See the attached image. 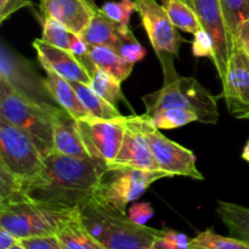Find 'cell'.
Wrapping results in <instances>:
<instances>
[{
  "mask_svg": "<svg viewBox=\"0 0 249 249\" xmlns=\"http://www.w3.org/2000/svg\"><path fill=\"white\" fill-rule=\"evenodd\" d=\"M108 165L94 158H77L53 152L44 157L36 177L21 181V196L34 202L79 209L94 197Z\"/></svg>",
  "mask_w": 249,
  "mask_h": 249,
  "instance_id": "1",
  "label": "cell"
},
{
  "mask_svg": "<svg viewBox=\"0 0 249 249\" xmlns=\"http://www.w3.org/2000/svg\"><path fill=\"white\" fill-rule=\"evenodd\" d=\"M79 219L106 249H147L155 246L160 230L139 225L112 206L91 197L79 208Z\"/></svg>",
  "mask_w": 249,
  "mask_h": 249,
  "instance_id": "2",
  "label": "cell"
},
{
  "mask_svg": "<svg viewBox=\"0 0 249 249\" xmlns=\"http://www.w3.org/2000/svg\"><path fill=\"white\" fill-rule=\"evenodd\" d=\"M175 57L160 58L164 84L157 91L142 97L145 116L151 117L165 108H181L194 112L198 122L215 124L219 118L216 99L192 77H180L174 67Z\"/></svg>",
  "mask_w": 249,
  "mask_h": 249,
  "instance_id": "3",
  "label": "cell"
},
{
  "mask_svg": "<svg viewBox=\"0 0 249 249\" xmlns=\"http://www.w3.org/2000/svg\"><path fill=\"white\" fill-rule=\"evenodd\" d=\"M57 106L33 101L0 77V119L28 134L44 157L53 152V116Z\"/></svg>",
  "mask_w": 249,
  "mask_h": 249,
  "instance_id": "4",
  "label": "cell"
},
{
  "mask_svg": "<svg viewBox=\"0 0 249 249\" xmlns=\"http://www.w3.org/2000/svg\"><path fill=\"white\" fill-rule=\"evenodd\" d=\"M79 213L78 208L19 199L0 204V228L18 240L56 235L58 229Z\"/></svg>",
  "mask_w": 249,
  "mask_h": 249,
  "instance_id": "5",
  "label": "cell"
},
{
  "mask_svg": "<svg viewBox=\"0 0 249 249\" xmlns=\"http://www.w3.org/2000/svg\"><path fill=\"white\" fill-rule=\"evenodd\" d=\"M172 177L163 170L108 165L100 178L94 198L126 213V206L140 198L153 182Z\"/></svg>",
  "mask_w": 249,
  "mask_h": 249,
  "instance_id": "6",
  "label": "cell"
},
{
  "mask_svg": "<svg viewBox=\"0 0 249 249\" xmlns=\"http://www.w3.org/2000/svg\"><path fill=\"white\" fill-rule=\"evenodd\" d=\"M44 156L33 139L17 126L0 119V167L19 181L38 174Z\"/></svg>",
  "mask_w": 249,
  "mask_h": 249,
  "instance_id": "7",
  "label": "cell"
},
{
  "mask_svg": "<svg viewBox=\"0 0 249 249\" xmlns=\"http://www.w3.org/2000/svg\"><path fill=\"white\" fill-rule=\"evenodd\" d=\"M140 125L160 170L169 173L173 177L180 175L195 180L204 179L202 173L197 169L196 156L192 151L165 138L145 114L140 116Z\"/></svg>",
  "mask_w": 249,
  "mask_h": 249,
  "instance_id": "8",
  "label": "cell"
},
{
  "mask_svg": "<svg viewBox=\"0 0 249 249\" xmlns=\"http://www.w3.org/2000/svg\"><path fill=\"white\" fill-rule=\"evenodd\" d=\"M135 2L136 12L158 60L168 56L178 57L182 38L170 21L164 6L157 0H135Z\"/></svg>",
  "mask_w": 249,
  "mask_h": 249,
  "instance_id": "9",
  "label": "cell"
},
{
  "mask_svg": "<svg viewBox=\"0 0 249 249\" xmlns=\"http://www.w3.org/2000/svg\"><path fill=\"white\" fill-rule=\"evenodd\" d=\"M78 125L90 157L111 165L123 143L125 133L123 117L118 119H100L89 116L78 119Z\"/></svg>",
  "mask_w": 249,
  "mask_h": 249,
  "instance_id": "10",
  "label": "cell"
},
{
  "mask_svg": "<svg viewBox=\"0 0 249 249\" xmlns=\"http://www.w3.org/2000/svg\"><path fill=\"white\" fill-rule=\"evenodd\" d=\"M0 77L18 92L38 104L57 105L46 89L45 80L34 71L33 66L2 41L0 53Z\"/></svg>",
  "mask_w": 249,
  "mask_h": 249,
  "instance_id": "11",
  "label": "cell"
},
{
  "mask_svg": "<svg viewBox=\"0 0 249 249\" xmlns=\"http://www.w3.org/2000/svg\"><path fill=\"white\" fill-rule=\"evenodd\" d=\"M195 10L199 17L202 28L213 40V63L219 77L223 80L236 43L226 26L220 0H195Z\"/></svg>",
  "mask_w": 249,
  "mask_h": 249,
  "instance_id": "12",
  "label": "cell"
},
{
  "mask_svg": "<svg viewBox=\"0 0 249 249\" xmlns=\"http://www.w3.org/2000/svg\"><path fill=\"white\" fill-rule=\"evenodd\" d=\"M223 97L231 114L247 118L249 114V57L235 46L223 80Z\"/></svg>",
  "mask_w": 249,
  "mask_h": 249,
  "instance_id": "13",
  "label": "cell"
},
{
  "mask_svg": "<svg viewBox=\"0 0 249 249\" xmlns=\"http://www.w3.org/2000/svg\"><path fill=\"white\" fill-rule=\"evenodd\" d=\"M123 124L125 128L123 143L118 156L111 165L138 168L143 170H160L141 130L140 116H123Z\"/></svg>",
  "mask_w": 249,
  "mask_h": 249,
  "instance_id": "14",
  "label": "cell"
},
{
  "mask_svg": "<svg viewBox=\"0 0 249 249\" xmlns=\"http://www.w3.org/2000/svg\"><path fill=\"white\" fill-rule=\"evenodd\" d=\"M33 48L36 51L41 67L46 72L55 73L68 82H80L90 85L91 77L70 50L50 45L43 39H36Z\"/></svg>",
  "mask_w": 249,
  "mask_h": 249,
  "instance_id": "15",
  "label": "cell"
},
{
  "mask_svg": "<svg viewBox=\"0 0 249 249\" xmlns=\"http://www.w3.org/2000/svg\"><path fill=\"white\" fill-rule=\"evenodd\" d=\"M97 10L85 0H40L41 18L56 19L78 36L89 24Z\"/></svg>",
  "mask_w": 249,
  "mask_h": 249,
  "instance_id": "16",
  "label": "cell"
},
{
  "mask_svg": "<svg viewBox=\"0 0 249 249\" xmlns=\"http://www.w3.org/2000/svg\"><path fill=\"white\" fill-rule=\"evenodd\" d=\"M53 152L77 158H91L80 134L78 119L57 106L53 111Z\"/></svg>",
  "mask_w": 249,
  "mask_h": 249,
  "instance_id": "17",
  "label": "cell"
},
{
  "mask_svg": "<svg viewBox=\"0 0 249 249\" xmlns=\"http://www.w3.org/2000/svg\"><path fill=\"white\" fill-rule=\"evenodd\" d=\"M44 80H45L46 89L53 96V101L61 108L67 111L75 119H84L89 117V113L80 101L72 83L53 72H46Z\"/></svg>",
  "mask_w": 249,
  "mask_h": 249,
  "instance_id": "18",
  "label": "cell"
},
{
  "mask_svg": "<svg viewBox=\"0 0 249 249\" xmlns=\"http://www.w3.org/2000/svg\"><path fill=\"white\" fill-rule=\"evenodd\" d=\"M125 28L128 27L114 22L99 9L79 36L90 46L113 48Z\"/></svg>",
  "mask_w": 249,
  "mask_h": 249,
  "instance_id": "19",
  "label": "cell"
},
{
  "mask_svg": "<svg viewBox=\"0 0 249 249\" xmlns=\"http://www.w3.org/2000/svg\"><path fill=\"white\" fill-rule=\"evenodd\" d=\"M62 249H106L85 229L79 213L66 221L56 232Z\"/></svg>",
  "mask_w": 249,
  "mask_h": 249,
  "instance_id": "20",
  "label": "cell"
},
{
  "mask_svg": "<svg viewBox=\"0 0 249 249\" xmlns=\"http://www.w3.org/2000/svg\"><path fill=\"white\" fill-rule=\"evenodd\" d=\"M90 56L97 68L123 82L130 75L134 63L122 57L111 46H90Z\"/></svg>",
  "mask_w": 249,
  "mask_h": 249,
  "instance_id": "21",
  "label": "cell"
},
{
  "mask_svg": "<svg viewBox=\"0 0 249 249\" xmlns=\"http://www.w3.org/2000/svg\"><path fill=\"white\" fill-rule=\"evenodd\" d=\"M216 214L232 237L249 242V208L231 202L219 201Z\"/></svg>",
  "mask_w": 249,
  "mask_h": 249,
  "instance_id": "22",
  "label": "cell"
},
{
  "mask_svg": "<svg viewBox=\"0 0 249 249\" xmlns=\"http://www.w3.org/2000/svg\"><path fill=\"white\" fill-rule=\"evenodd\" d=\"M77 91L80 101L84 105L90 117L100 119H118L123 114L118 111L116 106L102 99L89 84L80 82H71Z\"/></svg>",
  "mask_w": 249,
  "mask_h": 249,
  "instance_id": "23",
  "label": "cell"
},
{
  "mask_svg": "<svg viewBox=\"0 0 249 249\" xmlns=\"http://www.w3.org/2000/svg\"><path fill=\"white\" fill-rule=\"evenodd\" d=\"M163 6L178 29L195 34L202 29L196 10L184 0H163Z\"/></svg>",
  "mask_w": 249,
  "mask_h": 249,
  "instance_id": "24",
  "label": "cell"
},
{
  "mask_svg": "<svg viewBox=\"0 0 249 249\" xmlns=\"http://www.w3.org/2000/svg\"><path fill=\"white\" fill-rule=\"evenodd\" d=\"M122 82H119L117 78L111 75L109 73L105 72V71L97 68L91 75V82H90V87L106 101L113 106H118L121 102H125L128 104L126 99L124 97L123 91H122L121 87Z\"/></svg>",
  "mask_w": 249,
  "mask_h": 249,
  "instance_id": "25",
  "label": "cell"
},
{
  "mask_svg": "<svg viewBox=\"0 0 249 249\" xmlns=\"http://www.w3.org/2000/svg\"><path fill=\"white\" fill-rule=\"evenodd\" d=\"M190 246L195 249H249V242L236 237H225L215 233L211 229L199 232L190 240Z\"/></svg>",
  "mask_w": 249,
  "mask_h": 249,
  "instance_id": "26",
  "label": "cell"
},
{
  "mask_svg": "<svg viewBox=\"0 0 249 249\" xmlns=\"http://www.w3.org/2000/svg\"><path fill=\"white\" fill-rule=\"evenodd\" d=\"M147 117V116H146ZM157 129H177L187 125L192 122H198V116L194 112L181 108H165L153 116L147 117Z\"/></svg>",
  "mask_w": 249,
  "mask_h": 249,
  "instance_id": "27",
  "label": "cell"
},
{
  "mask_svg": "<svg viewBox=\"0 0 249 249\" xmlns=\"http://www.w3.org/2000/svg\"><path fill=\"white\" fill-rule=\"evenodd\" d=\"M220 4L226 26L236 43L238 27L249 19V0H220Z\"/></svg>",
  "mask_w": 249,
  "mask_h": 249,
  "instance_id": "28",
  "label": "cell"
},
{
  "mask_svg": "<svg viewBox=\"0 0 249 249\" xmlns=\"http://www.w3.org/2000/svg\"><path fill=\"white\" fill-rule=\"evenodd\" d=\"M113 49L122 57H124L129 62L134 63V65L139 62V61L143 60L146 55H147V50L134 36V33L130 29V27L124 29L121 38L117 41L116 45L113 46Z\"/></svg>",
  "mask_w": 249,
  "mask_h": 249,
  "instance_id": "29",
  "label": "cell"
},
{
  "mask_svg": "<svg viewBox=\"0 0 249 249\" xmlns=\"http://www.w3.org/2000/svg\"><path fill=\"white\" fill-rule=\"evenodd\" d=\"M41 22H43V34L40 39L56 48L70 50L72 32L68 31L62 23L53 18H41Z\"/></svg>",
  "mask_w": 249,
  "mask_h": 249,
  "instance_id": "30",
  "label": "cell"
},
{
  "mask_svg": "<svg viewBox=\"0 0 249 249\" xmlns=\"http://www.w3.org/2000/svg\"><path fill=\"white\" fill-rule=\"evenodd\" d=\"M102 12L117 23L129 27L130 17L136 11L135 0H121V1H107L100 7Z\"/></svg>",
  "mask_w": 249,
  "mask_h": 249,
  "instance_id": "31",
  "label": "cell"
},
{
  "mask_svg": "<svg viewBox=\"0 0 249 249\" xmlns=\"http://www.w3.org/2000/svg\"><path fill=\"white\" fill-rule=\"evenodd\" d=\"M70 51L75 56V58L84 66V68L88 71L90 77H91L92 73L97 70V67L95 66V63L92 62L91 56H90V45H88L78 34L73 33L72 38H71Z\"/></svg>",
  "mask_w": 249,
  "mask_h": 249,
  "instance_id": "32",
  "label": "cell"
},
{
  "mask_svg": "<svg viewBox=\"0 0 249 249\" xmlns=\"http://www.w3.org/2000/svg\"><path fill=\"white\" fill-rule=\"evenodd\" d=\"M192 40V53L196 57H209L214 60V44L211 36L203 28L194 34Z\"/></svg>",
  "mask_w": 249,
  "mask_h": 249,
  "instance_id": "33",
  "label": "cell"
},
{
  "mask_svg": "<svg viewBox=\"0 0 249 249\" xmlns=\"http://www.w3.org/2000/svg\"><path fill=\"white\" fill-rule=\"evenodd\" d=\"M19 242L26 249H62L56 235L36 236L19 240Z\"/></svg>",
  "mask_w": 249,
  "mask_h": 249,
  "instance_id": "34",
  "label": "cell"
},
{
  "mask_svg": "<svg viewBox=\"0 0 249 249\" xmlns=\"http://www.w3.org/2000/svg\"><path fill=\"white\" fill-rule=\"evenodd\" d=\"M153 214H155V211L148 202L134 203L126 212L129 219L139 225H146L147 221L153 216Z\"/></svg>",
  "mask_w": 249,
  "mask_h": 249,
  "instance_id": "35",
  "label": "cell"
},
{
  "mask_svg": "<svg viewBox=\"0 0 249 249\" xmlns=\"http://www.w3.org/2000/svg\"><path fill=\"white\" fill-rule=\"evenodd\" d=\"M158 240L160 242H163L164 245L170 246V247L179 248V249H190V240L187 238L186 235L181 232H178V231L169 230V229H164V230H160V236H158Z\"/></svg>",
  "mask_w": 249,
  "mask_h": 249,
  "instance_id": "36",
  "label": "cell"
},
{
  "mask_svg": "<svg viewBox=\"0 0 249 249\" xmlns=\"http://www.w3.org/2000/svg\"><path fill=\"white\" fill-rule=\"evenodd\" d=\"M32 5L31 0H0V22H4L18 10Z\"/></svg>",
  "mask_w": 249,
  "mask_h": 249,
  "instance_id": "37",
  "label": "cell"
},
{
  "mask_svg": "<svg viewBox=\"0 0 249 249\" xmlns=\"http://www.w3.org/2000/svg\"><path fill=\"white\" fill-rule=\"evenodd\" d=\"M236 45L240 46L249 57V19H246L238 27L236 34Z\"/></svg>",
  "mask_w": 249,
  "mask_h": 249,
  "instance_id": "38",
  "label": "cell"
},
{
  "mask_svg": "<svg viewBox=\"0 0 249 249\" xmlns=\"http://www.w3.org/2000/svg\"><path fill=\"white\" fill-rule=\"evenodd\" d=\"M17 243H19V240L16 236L10 233L5 229L0 228V249H10Z\"/></svg>",
  "mask_w": 249,
  "mask_h": 249,
  "instance_id": "39",
  "label": "cell"
},
{
  "mask_svg": "<svg viewBox=\"0 0 249 249\" xmlns=\"http://www.w3.org/2000/svg\"><path fill=\"white\" fill-rule=\"evenodd\" d=\"M153 247H156L157 249H179V248H174V247H170V246L164 245V243L160 242L158 238H157V241H156V243H155V246H153ZM190 249H195V248L191 247Z\"/></svg>",
  "mask_w": 249,
  "mask_h": 249,
  "instance_id": "40",
  "label": "cell"
},
{
  "mask_svg": "<svg viewBox=\"0 0 249 249\" xmlns=\"http://www.w3.org/2000/svg\"><path fill=\"white\" fill-rule=\"evenodd\" d=\"M242 158L249 163V140H248V142L246 143L245 150H243V152H242Z\"/></svg>",
  "mask_w": 249,
  "mask_h": 249,
  "instance_id": "41",
  "label": "cell"
},
{
  "mask_svg": "<svg viewBox=\"0 0 249 249\" xmlns=\"http://www.w3.org/2000/svg\"><path fill=\"white\" fill-rule=\"evenodd\" d=\"M85 1H87V2H88V4H89V5H90V6H91V7H94V9H95V10L100 9V7H97V5H96V4H95V0H85Z\"/></svg>",
  "mask_w": 249,
  "mask_h": 249,
  "instance_id": "42",
  "label": "cell"
},
{
  "mask_svg": "<svg viewBox=\"0 0 249 249\" xmlns=\"http://www.w3.org/2000/svg\"><path fill=\"white\" fill-rule=\"evenodd\" d=\"M10 249H26V248H24L23 246L21 245V242H19V243H17L16 246H14V247H11Z\"/></svg>",
  "mask_w": 249,
  "mask_h": 249,
  "instance_id": "43",
  "label": "cell"
},
{
  "mask_svg": "<svg viewBox=\"0 0 249 249\" xmlns=\"http://www.w3.org/2000/svg\"><path fill=\"white\" fill-rule=\"evenodd\" d=\"M184 1H186L187 4L191 5V6L194 7V9H195V0H184Z\"/></svg>",
  "mask_w": 249,
  "mask_h": 249,
  "instance_id": "44",
  "label": "cell"
},
{
  "mask_svg": "<svg viewBox=\"0 0 249 249\" xmlns=\"http://www.w3.org/2000/svg\"><path fill=\"white\" fill-rule=\"evenodd\" d=\"M147 249H157L156 247H151V248H147Z\"/></svg>",
  "mask_w": 249,
  "mask_h": 249,
  "instance_id": "45",
  "label": "cell"
},
{
  "mask_svg": "<svg viewBox=\"0 0 249 249\" xmlns=\"http://www.w3.org/2000/svg\"><path fill=\"white\" fill-rule=\"evenodd\" d=\"M247 118H248V119H249V114H248V117H247Z\"/></svg>",
  "mask_w": 249,
  "mask_h": 249,
  "instance_id": "46",
  "label": "cell"
}]
</instances>
